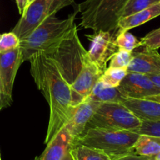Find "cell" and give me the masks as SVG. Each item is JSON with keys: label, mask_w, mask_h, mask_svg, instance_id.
Segmentation results:
<instances>
[{"label": "cell", "mask_w": 160, "mask_h": 160, "mask_svg": "<svg viewBox=\"0 0 160 160\" xmlns=\"http://www.w3.org/2000/svg\"><path fill=\"white\" fill-rule=\"evenodd\" d=\"M134 154L152 156L160 152V137L140 134L134 145Z\"/></svg>", "instance_id": "cell-17"}, {"label": "cell", "mask_w": 160, "mask_h": 160, "mask_svg": "<svg viewBox=\"0 0 160 160\" xmlns=\"http://www.w3.org/2000/svg\"><path fill=\"white\" fill-rule=\"evenodd\" d=\"M128 72L127 68L109 67L103 72L99 79L109 86L117 87L126 77Z\"/></svg>", "instance_id": "cell-19"}, {"label": "cell", "mask_w": 160, "mask_h": 160, "mask_svg": "<svg viewBox=\"0 0 160 160\" xmlns=\"http://www.w3.org/2000/svg\"><path fill=\"white\" fill-rule=\"evenodd\" d=\"M33 160H38V157H35Z\"/></svg>", "instance_id": "cell-35"}, {"label": "cell", "mask_w": 160, "mask_h": 160, "mask_svg": "<svg viewBox=\"0 0 160 160\" xmlns=\"http://www.w3.org/2000/svg\"><path fill=\"white\" fill-rule=\"evenodd\" d=\"M78 9L66 19L57 18L56 15L48 16L42 23L27 37L20 39V49L22 61H28L38 52L45 51L62 39L75 24Z\"/></svg>", "instance_id": "cell-4"}, {"label": "cell", "mask_w": 160, "mask_h": 160, "mask_svg": "<svg viewBox=\"0 0 160 160\" xmlns=\"http://www.w3.org/2000/svg\"><path fill=\"white\" fill-rule=\"evenodd\" d=\"M0 160H2V159H1V155H0Z\"/></svg>", "instance_id": "cell-36"}, {"label": "cell", "mask_w": 160, "mask_h": 160, "mask_svg": "<svg viewBox=\"0 0 160 160\" xmlns=\"http://www.w3.org/2000/svg\"><path fill=\"white\" fill-rule=\"evenodd\" d=\"M28 0H16V3H17V8H18L19 13L22 15L23 11L26 9L27 6H28Z\"/></svg>", "instance_id": "cell-29"}, {"label": "cell", "mask_w": 160, "mask_h": 160, "mask_svg": "<svg viewBox=\"0 0 160 160\" xmlns=\"http://www.w3.org/2000/svg\"><path fill=\"white\" fill-rule=\"evenodd\" d=\"M85 36L91 42L90 50L88 51L89 58L104 72L107 68V63L119 50L116 44L117 35L110 31H99Z\"/></svg>", "instance_id": "cell-7"}, {"label": "cell", "mask_w": 160, "mask_h": 160, "mask_svg": "<svg viewBox=\"0 0 160 160\" xmlns=\"http://www.w3.org/2000/svg\"><path fill=\"white\" fill-rule=\"evenodd\" d=\"M141 120L160 121V103L148 99L127 98L123 102Z\"/></svg>", "instance_id": "cell-15"}, {"label": "cell", "mask_w": 160, "mask_h": 160, "mask_svg": "<svg viewBox=\"0 0 160 160\" xmlns=\"http://www.w3.org/2000/svg\"><path fill=\"white\" fill-rule=\"evenodd\" d=\"M61 160H73V158H72L71 155H70V149H69L68 152L65 154L62 158Z\"/></svg>", "instance_id": "cell-32"}, {"label": "cell", "mask_w": 160, "mask_h": 160, "mask_svg": "<svg viewBox=\"0 0 160 160\" xmlns=\"http://www.w3.org/2000/svg\"><path fill=\"white\" fill-rule=\"evenodd\" d=\"M139 133L128 130H116L92 127L88 128L74 139L73 144H83L98 149L111 159L134 153V145Z\"/></svg>", "instance_id": "cell-3"}, {"label": "cell", "mask_w": 160, "mask_h": 160, "mask_svg": "<svg viewBox=\"0 0 160 160\" xmlns=\"http://www.w3.org/2000/svg\"><path fill=\"white\" fill-rule=\"evenodd\" d=\"M132 53L133 52H129L119 49L118 51L111 58L109 67H119V68L128 69L131 59H132Z\"/></svg>", "instance_id": "cell-23"}, {"label": "cell", "mask_w": 160, "mask_h": 160, "mask_svg": "<svg viewBox=\"0 0 160 160\" xmlns=\"http://www.w3.org/2000/svg\"><path fill=\"white\" fill-rule=\"evenodd\" d=\"M30 72L38 89L49 106V119L45 144L67 123L73 109L70 86L61 75L54 61L44 52H38L28 60Z\"/></svg>", "instance_id": "cell-2"}, {"label": "cell", "mask_w": 160, "mask_h": 160, "mask_svg": "<svg viewBox=\"0 0 160 160\" xmlns=\"http://www.w3.org/2000/svg\"><path fill=\"white\" fill-rule=\"evenodd\" d=\"M148 77L151 78L152 81L155 83L157 86L160 88V75H148Z\"/></svg>", "instance_id": "cell-30"}, {"label": "cell", "mask_w": 160, "mask_h": 160, "mask_svg": "<svg viewBox=\"0 0 160 160\" xmlns=\"http://www.w3.org/2000/svg\"><path fill=\"white\" fill-rule=\"evenodd\" d=\"M159 16H160V2L134 14L120 17L117 23V35L129 31V30L144 24Z\"/></svg>", "instance_id": "cell-14"}, {"label": "cell", "mask_w": 160, "mask_h": 160, "mask_svg": "<svg viewBox=\"0 0 160 160\" xmlns=\"http://www.w3.org/2000/svg\"><path fill=\"white\" fill-rule=\"evenodd\" d=\"M47 16L56 15L59 10L74 3V0H45Z\"/></svg>", "instance_id": "cell-26"}, {"label": "cell", "mask_w": 160, "mask_h": 160, "mask_svg": "<svg viewBox=\"0 0 160 160\" xmlns=\"http://www.w3.org/2000/svg\"><path fill=\"white\" fill-rule=\"evenodd\" d=\"M101 103L85 98L72 111L70 118L64 126L68 130L73 139H76L85 130L88 123Z\"/></svg>", "instance_id": "cell-11"}, {"label": "cell", "mask_w": 160, "mask_h": 160, "mask_svg": "<svg viewBox=\"0 0 160 160\" xmlns=\"http://www.w3.org/2000/svg\"><path fill=\"white\" fill-rule=\"evenodd\" d=\"M148 156H142V155H136L134 153L128 154V155H123V156L118 157L112 160H148Z\"/></svg>", "instance_id": "cell-27"}, {"label": "cell", "mask_w": 160, "mask_h": 160, "mask_svg": "<svg viewBox=\"0 0 160 160\" xmlns=\"http://www.w3.org/2000/svg\"><path fill=\"white\" fill-rule=\"evenodd\" d=\"M20 39L12 31L0 35V53H6L20 47Z\"/></svg>", "instance_id": "cell-22"}, {"label": "cell", "mask_w": 160, "mask_h": 160, "mask_svg": "<svg viewBox=\"0 0 160 160\" xmlns=\"http://www.w3.org/2000/svg\"><path fill=\"white\" fill-rule=\"evenodd\" d=\"M117 88L127 98L145 99L160 94V88L148 75L138 72H128Z\"/></svg>", "instance_id": "cell-8"}, {"label": "cell", "mask_w": 160, "mask_h": 160, "mask_svg": "<svg viewBox=\"0 0 160 160\" xmlns=\"http://www.w3.org/2000/svg\"><path fill=\"white\" fill-rule=\"evenodd\" d=\"M141 46L151 50L160 48V28L152 30L142 38L139 42V47Z\"/></svg>", "instance_id": "cell-24"}, {"label": "cell", "mask_w": 160, "mask_h": 160, "mask_svg": "<svg viewBox=\"0 0 160 160\" xmlns=\"http://www.w3.org/2000/svg\"><path fill=\"white\" fill-rule=\"evenodd\" d=\"M9 104L6 101V98L4 97V94H3L2 91V81H1V77H0V111L2 109H3L4 108L6 107H9Z\"/></svg>", "instance_id": "cell-28"}, {"label": "cell", "mask_w": 160, "mask_h": 160, "mask_svg": "<svg viewBox=\"0 0 160 160\" xmlns=\"http://www.w3.org/2000/svg\"><path fill=\"white\" fill-rule=\"evenodd\" d=\"M47 17L46 1L35 0L27 6L12 31L20 39H23L36 29Z\"/></svg>", "instance_id": "cell-10"}, {"label": "cell", "mask_w": 160, "mask_h": 160, "mask_svg": "<svg viewBox=\"0 0 160 160\" xmlns=\"http://www.w3.org/2000/svg\"><path fill=\"white\" fill-rule=\"evenodd\" d=\"M141 125L142 120L123 104L101 103L86 129L98 127L137 132Z\"/></svg>", "instance_id": "cell-6"}, {"label": "cell", "mask_w": 160, "mask_h": 160, "mask_svg": "<svg viewBox=\"0 0 160 160\" xmlns=\"http://www.w3.org/2000/svg\"><path fill=\"white\" fill-rule=\"evenodd\" d=\"M132 54L128 72L160 75V53L157 50L144 48L142 51L133 52Z\"/></svg>", "instance_id": "cell-12"}, {"label": "cell", "mask_w": 160, "mask_h": 160, "mask_svg": "<svg viewBox=\"0 0 160 160\" xmlns=\"http://www.w3.org/2000/svg\"><path fill=\"white\" fill-rule=\"evenodd\" d=\"M128 0H84L78 5L80 26L93 32L110 31L117 35V23Z\"/></svg>", "instance_id": "cell-5"}, {"label": "cell", "mask_w": 160, "mask_h": 160, "mask_svg": "<svg viewBox=\"0 0 160 160\" xmlns=\"http://www.w3.org/2000/svg\"><path fill=\"white\" fill-rule=\"evenodd\" d=\"M73 137L65 126L46 144V147L38 156V160H61L70 149L73 142Z\"/></svg>", "instance_id": "cell-13"}, {"label": "cell", "mask_w": 160, "mask_h": 160, "mask_svg": "<svg viewBox=\"0 0 160 160\" xmlns=\"http://www.w3.org/2000/svg\"><path fill=\"white\" fill-rule=\"evenodd\" d=\"M148 160H160V152L158 154H156L154 155H152V156L148 157Z\"/></svg>", "instance_id": "cell-33"}, {"label": "cell", "mask_w": 160, "mask_h": 160, "mask_svg": "<svg viewBox=\"0 0 160 160\" xmlns=\"http://www.w3.org/2000/svg\"><path fill=\"white\" fill-rule=\"evenodd\" d=\"M34 1H35V0H28V5H29V4H31V3H33V2H34Z\"/></svg>", "instance_id": "cell-34"}, {"label": "cell", "mask_w": 160, "mask_h": 160, "mask_svg": "<svg viewBox=\"0 0 160 160\" xmlns=\"http://www.w3.org/2000/svg\"><path fill=\"white\" fill-rule=\"evenodd\" d=\"M159 2H160V0H128L124 7L122 9L120 17H127L135 13Z\"/></svg>", "instance_id": "cell-20"}, {"label": "cell", "mask_w": 160, "mask_h": 160, "mask_svg": "<svg viewBox=\"0 0 160 160\" xmlns=\"http://www.w3.org/2000/svg\"><path fill=\"white\" fill-rule=\"evenodd\" d=\"M70 152L73 160H112L105 152L83 144H72Z\"/></svg>", "instance_id": "cell-18"}, {"label": "cell", "mask_w": 160, "mask_h": 160, "mask_svg": "<svg viewBox=\"0 0 160 160\" xmlns=\"http://www.w3.org/2000/svg\"><path fill=\"white\" fill-rule=\"evenodd\" d=\"M137 133L160 137V121L142 120V125Z\"/></svg>", "instance_id": "cell-25"}, {"label": "cell", "mask_w": 160, "mask_h": 160, "mask_svg": "<svg viewBox=\"0 0 160 160\" xmlns=\"http://www.w3.org/2000/svg\"><path fill=\"white\" fill-rule=\"evenodd\" d=\"M145 99H148V100H153V101H156L160 103V94H159V95L151 96V97H148Z\"/></svg>", "instance_id": "cell-31"}, {"label": "cell", "mask_w": 160, "mask_h": 160, "mask_svg": "<svg viewBox=\"0 0 160 160\" xmlns=\"http://www.w3.org/2000/svg\"><path fill=\"white\" fill-rule=\"evenodd\" d=\"M139 42L140 40L129 31L120 33L116 38V44L118 49L129 52H133L134 49L139 47Z\"/></svg>", "instance_id": "cell-21"}, {"label": "cell", "mask_w": 160, "mask_h": 160, "mask_svg": "<svg viewBox=\"0 0 160 160\" xmlns=\"http://www.w3.org/2000/svg\"><path fill=\"white\" fill-rule=\"evenodd\" d=\"M23 63L20 47L6 53H0V77L6 101L12 102V89L17 71Z\"/></svg>", "instance_id": "cell-9"}, {"label": "cell", "mask_w": 160, "mask_h": 160, "mask_svg": "<svg viewBox=\"0 0 160 160\" xmlns=\"http://www.w3.org/2000/svg\"><path fill=\"white\" fill-rule=\"evenodd\" d=\"M42 52L54 61L62 78L70 86L73 107L90 94L103 73L89 58L80 40L76 25L56 43Z\"/></svg>", "instance_id": "cell-1"}, {"label": "cell", "mask_w": 160, "mask_h": 160, "mask_svg": "<svg viewBox=\"0 0 160 160\" xmlns=\"http://www.w3.org/2000/svg\"><path fill=\"white\" fill-rule=\"evenodd\" d=\"M87 99L99 103H122L127 99L117 87L109 86L98 79Z\"/></svg>", "instance_id": "cell-16"}]
</instances>
